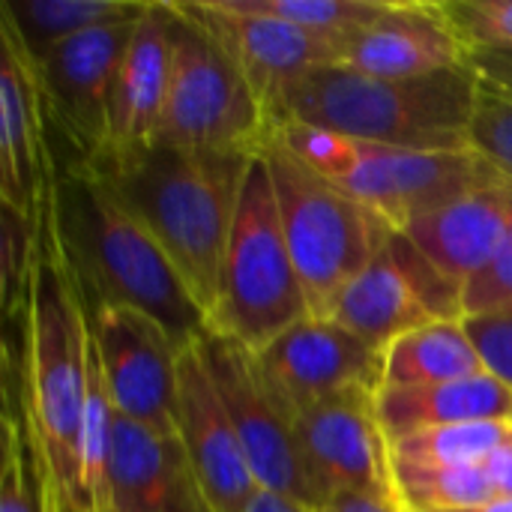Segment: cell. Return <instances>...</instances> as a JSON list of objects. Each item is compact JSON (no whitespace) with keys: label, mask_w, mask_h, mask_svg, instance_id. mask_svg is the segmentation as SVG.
<instances>
[{"label":"cell","mask_w":512,"mask_h":512,"mask_svg":"<svg viewBox=\"0 0 512 512\" xmlns=\"http://www.w3.org/2000/svg\"><path fill=\"white\" fill-rule=\"evenodd\" d=\"M45 228L84 309L126 306L153 318L180 351L207 333V315L150 231L81 159L54 156Z\"/></svg>","instance_id":"cell-1"},{"label":"cell","mask_w":512,"mask_h":512,"mask_svg":"<svg viewBox=\"0 0 512 512\" xmlns=\"http://www.w3.org/2000/svg\"><path fill=\"white\" fill-rule=\"evenodd\" d=\"M249 159L246 153L192 150L156 138L105 150L87 162L162 246L207 318L219 297Z\"/></svg>","instance_id":"cell-2"},{"label":"cell","mask_w":512,"mask_h":512,"mask_svg":"<svg viewBox=\"0 0 512 512\" xmlns=\"http://www.w3.org/2000/svg\"><path fill=\"white\" fill-rule=\"evenodd\" d=\"M480 96V66L426 78H375L333 63L288 84L267 111V129L303 123L405 150H474Z\"/></svg>","instance_id":"cell-3"},{"label":"cell","mask_w":512,"mask_h":512,"mask_svg":"<svg viewBox=\"0 0 512 512\" xmlns=\"http://www.w3.org/2000/svg\"><path fill=\"white\" fill-rule=\"evenodd\" d=\"M87 363V312L48 228L42 225V246L27 297L24 402L45 512H87L81 495Z\"/></svg>","instance_id":"cell-4"},{"label":"cell","mask_w":512,"mask_h":512,"mask_svg":"<svg viewBox=\"0 0 512 512\" xmlns=\"http://www.w3.org/2000/svg\"><path fill=\"white\" fill-rule=\"evenodd\" d=\"M270 135L390 231L501 177L477 150H405L303 123H282Z\"/></svg>","instance_id":"cell-5"},{"label":"cell","mask_w":512,"mask_h":512,"mask_svg":"<svg viewBox=\"0 0 512 512\" xmlns=\"http://www.w3.org/2000/svg\"><path fill=\"white\" fill-rule=\"evenodd\" d=\"M309 315V300L285 243L273 177L261 153H255L243 177L207 330L258 354Z\"/></svg>","instance_id":"cell-6"},{"label":"cell","mask_w":512,"mask_h":512,"mask_svg":"<svg viewBox=\"0 0 512 512\" xmlns=\"http://www.w3.org/2000/svg\"><path fill=\"white\" fill-rule=\"evenodd\" d=\"M258 153L273 177L285 243L309 312L330 318L342 288L384 249L393 231L372 210L315 174L279 138L267 135Z\"/></svg>","instance_id":"cell-7"},{"label":"cell","mask_w":512,"mask_h":512,"mask_svg":"<svg viewBox=\"0 0 512 512\" xmlns=\"http://www.w3.org/2000/svg\"><path fill=\"white\" fill-rule=\"evenodd\" d=\"M171 6V84L159 138L192 150L255 156L267 141L264 108L219 39L189 12Z\"/></svg>","instance_id":"cell-8"},{"label":"cell","mask_w":512,"mask_h":512,"mask_svg":"<svg viewBox=\"0 0 512 512\" xmlns=\"http://www.w3.org/2000/svg\"><path fill=\"white\" fill-rule=\"evenodd\" d=\"M195 348L234 423V432L240 438L255 483L267 492L321 510L324 501L306 471L291 420L279 411V405L264 390L252 354L243 345L216 336L210 330L198 339Z\"/></svg>","instance_id":"cell-9"},{"label":"cell","mask_w":512,"mask_h":512,"mask_svg":"<svg viewBox=\"0 0 512 512\" xmlns=\"http://www.w3.org/2000/svg\"><path fill=\"white\" fill-rule=\"evenodd\" d=\"M135 24L138 18L87 30L36 63L45 120L69 159L93 162L108 147L114 84Z\"/></svg>","instance_id":"cell-10"},{"label":"cell","mask_w":512,"mask_h":512,"mask_svg":"<svg viewBox=\"0 0 512 512\" xmlns=\"http://www.w3.org/2000/svg\"><path fill=\"white\" fill-rule=\"evenodd\" d=\"M114 414L159 435H177V381L183 351L144 312L84 309Z\"/></svg>","instance_id":"cell-11"},{"label":"cell","mask_w":512,"mask_h":512,"mask_svg":"<svg viewBox=\"0 0 512 512\" xmlns=\"http://www.w3.org/2000/svg\"><path fill=\"white\" fill-rule=\"evenodd\" d=\"M252 363L270 399L294 420L300 411L345 390H378L384 351L333 318L309 315L252 354Z\"/></svg>","instance_id":"cell-12"},{"label":"cell","mask_w":512,"mask_h":512,"mask_svg":"<svg viewBox=\"0 0 512 512\" xmlns=\"http://www.w3.org/2000/svg\"><path fill=\"white\" fill-rule=\"evenodd\" d=\"M375 393L378 390L354 387L291 420L306 471L324 504L336 492H357L396 504L390 444L375 414Z\"/></svg>","instance_id":"cell-13"},{"label":"cell","mask_w":512,"mask_h":512,"mask_svg":"<svg viewBox=\"0 0 512 512\" xmlns=\"http://www.w3.org/2000/svg\"><path fill=\"white\" fill-rule=\"evenodd\" d=\"M186 6L240 66L264 108V117L288 84L312 69L339 63V39L252 12L243 0H207Z\"/></svg>","instance_id":"cell-14"},{"label":"cell","mask_w":512,"mask_h":512,"mask_svg":"<svg viewBox=\"0 0 512 512\" xmlns=\"http://www.w3.org/2000/svg\"><path fill=\"white\" fill-rule=\"evenodd\" d=\"M45 135L36 66L15 33L0 24V201L39 231L54 183V153Z\"/></svg>","instance_id":"cell-15"},{"label":"cell","mask_w":512,"mask_h":512,"mask_svg":"<svg viewBox=\"0 0 512 512\" xmlns=\"http://www.w3.org/2000/svg\"><path fill=\"white\" fill-rule=\"evenodd\" d=\"M339 63L375 78H426L477 66V51L444 3L396 0L381 21L342 42Z\"/></svg>","instance_id":"cell-16"},{"label":"cell","mask_w":512,"mask_h":512,"mask_svg":"<svg viewBox=\"0 0 512 512\" xmlns=\"http://www.w3.org/2000/svg\"><path fill=\"white\" fill-rule=\"evenodd\" d=\"M177 435L216 512H246L261 489L252 477L234 423L210 381V372L192 345L180 357L177 381Z\"/></svg>","instance_id":"cell-17"},{"label":"cell","mask_w":512,"mask_h":512,"mask_svg":"<svg viewBox=\"0 0 512 512\" xmlns=\"http://www.w3.org/2000/svg\"><path fill=\"white\" fill-rule=\"evenodd\" d=\"M108 512H216L180 435L111 420Z\"/></svg>","instance_id":"cell-18"},{"label":"cell","mask_w":512,"mask_h":512,"mask_svg":"<svg viewBox=\"0 0 512 512\" xmlns=\"http://www.w3.org/2000/svg\"><path fill=\"white\" fill-rule=\"evenodd\" d=\"M512 219V183L498 180L414 219L405 234L447 279L468 285L498 255Z\"/></svg>","instance_id":"cell-19"},{"label":"cell","mask_w":512,"mask_h":512,"mask_svg":"<svg viewBox=\"0 0 512 512\" xmlns=\"http://www.w3.org/2000/svg\"><path fill=\"white\" fill-rule=\"evenodd\" d=\"M171 84V6L150 0L129 39L114 99L105 150L150 144L162 132Z\"/></svg>","instance_id":"cell-20"},{"label":"cell","mask_w":512,"mask_h":512,"mask_svg":"<svg viewBox=\"0 0 512 512\" xmlns=\"http://www.w3.org/2000/svg\"><path fill=\"white\" fill-rule=\"evenodd\" d=\"M375 414L387 444L438 426L480 420L512 423V387L489 372L432 387H381L375 393Z\"/></svg>","instance_id":"cell-21"},{"label":"cell","mask_w":512,"mask_h":512,"mask_svg":"<svg viewBox=\"0 0 512 512\" xmlns=\"http://www.w3.org/2000/svg\"><path fill=\"white\" fill-rule=\"evenodd\" d=\"M330 318L357 333L363 342L375 345L378 351H384L393 339L435 321L414 285L408 282L405 270L393 258L390 240L342 288Z\"/></svg>","instance_id":"cell-22"},{"label":"cell","mask_w":512,"mask_h":512,"mask_svg":"<svg viewBox=\"0 0 512 512\" xmlns=\"http://www.w3.org/2000/svg\"><path fill=\"white\" fill-rule=\"evenodd\" d=\"M147 3L150 0H0V24L15 33L36 66L57 45L87 30L141 18Z\"/></svg>","instance_id":"cell-23"},{"label":"cell","mask_w":512,"mask_h":512,"mask_svg":"<svg viewBox=\"0 0 512 512\" xmlns=\"http://www.w3.org/2000/svg\"><path fill=\"white\" fill-rule=\"evenodd\" d=\"M483 372L486 366L465 330V321H432L384 348L381 387H432Z\"/></svg>","instance_id":"cell-24"},{"label":"cell","mask_w":512,"mask_h":512,"mask_svg":"<svg viewBox=\"0 0 512 512\" xmlns=\"http://www.w3.org/2000/svg\"><path fill=\"white\" fill-rule=\"evenodd\" d=\"M3 465H0V512H45V495L30 441L27 402H24V363H27V318L24 339L15 351L12 336L3 348Z\"/></svg>","instance_id":"cell-25"},{"label":"cell","mask_w":512,"mask_h":512,"mask_svg":"<svg viewBox=\"0 0 512 512\" xmlns=\"http://www.w3.org/2000/svg\"><path fill=\"white\" fill-rule=\"evenodd\" d=\"M390 477L402 512H462L498 498L483 465H417L390 453Z\"/></svg>","instance_id":"cell-26"},{"label":"cell","mask_w":512,"mask_h":512,"mask_svg":"<svg viewBox=\"0 0 512 512\" xmlns=\"http://www.w3.org/2000/svg\"><path fill=\"white\" fill-rule=\"evenodd\" d=\"M510 438V420H480V423H459V426H438V429L414 432L390 444V453L396 459L417 462V465L459 468V465H483Z\"/></svg>","instance_id":"cell-27"},{"label":"cell","mask_w":512,"mask_h":512,"mask_svg":"<svg viewBox=\"0 0 512 512\" xmlns=\"http://www.w3.org/2000/svg\"><path fill=\"white\" fill-rule=\"evenodd\" d=\"M252 12H264L330 39H351L354 33L381 21L396 0H243Z\"/></svg>","instance_id":"cell-28"},{"label":"cell","mask_w":512,"mask_h":512,"mask_svg":"<svg viewBox=\"0 0 512 512\" xmlns=\"http://www.w3.org/2000/svg\"><path fill=\"white\" fill-rule=\"evenodd\" d=\"M42 231L18 210L3 204L0 216V306L3 318H15L27 309L30 279L36 270Z\"/></svg>","instance_id":"cell-29"},{"label":"cell","mask_w":512,"mask_h":512,"mask_svg":"<svg viewBox=\"0 0 512 512\" xmlns=\"http://www.w3.org/2000/svg\"><path fill=\"white\" fill-rule=\"evenodd\" d=\"M390 249L399 267L405 270L408 282L426 303L435 321H462V285L447 279L405 234H390Z\"/></svg>","instance_id":"cell-30"},{"label":"cell","mask_w":512,"mask_h":512,"mask_svg":"<svg viewBox=\"0 0 512 512\" xmlns=\"http://www.w3.org/2000/svg\"><path fill=\"white\" fill-rule=\"evenodd\" d=\"M471 147L507 180H512V96L492 90L483 78V96L471 129Z\"/></svg>","instance_id":"cell-31"},{"label":"cell","mask_w":512,"mask_h":512,"mask_svg":"<svg viewBox=\"0 0 512 512\" xmlns=\"http://www.w3.org/2000/svg\"><path fill=\"white\" fill-rule=\"evenodd\" d=\"M444 9L474 51L483 45H512V0H462L444 3Z\"/></svg>","instance_id":"cell-32"},{"label":"cell","mask_w":512,"mask_h":512,"mask_svg":"<svg viewBox=\"0 0 512 512\" xmlns=\"http://www.w3.org/2000/svg\"><path fill=\"white\" fill-rule=\"evenodd\" d=\"M507 306H512V219L492 264L462 288V318L486 315Z\"/></svg>","instance_id":"cell-33"},{"label":"cell","mask_w":512,"mask_h":512,"mask_svg":"<svg viewBox=\"0 0 512 512\" xmlns=\"http://www.w3.org/2000/svg\"><path fill=\"white\" fill-rule=\"evenodd\" d=\"M462 321L486 372L512 387V306Z\"/></svg>","instance_id":"cell-34"},{"label":"cell","mask_w":512,"mask_h":512,"mask_svg":"<svg viewBox=\"0 0 512 512\" xmlns=\"http://www.w3.org/2000/svg\"><path fill=\"white\" fill-rule=\"evenodd\" d=\"M489 483L498 498H512V438L504 441L486 462H483Z\"/></svg>","instance_id":"cell-35"},{"label":"cell","mask_w":512,"mask_h":512,"mask_svg":"<svg viewBox=\"0 0 512 512\" xmlns=\"http://www.w3.org/2000/svg\"><path fill=\"white\" fill-rule=\"evenodd\" d=\"M318 512H402L393 501L384 498H369L357 492H336Z\"/></svg>","instance_id":"cell-36"},{"label":"cell","mask_w":512,"mask_h":512,"mask_svg":"<svg viewBox=\"0 0 512 512\" xmlns=\"http://www.w3.org/2000/svg\"><path fill=\"white\" fill-rule=\"evenodd\" d=\"M246 512H318L294 498H285V495H276V492H267V489H258L249 501Z\"/></svg>","instance_id":"cell-37"},{"label":"cell","mask_w":512,"mask_h":512,"mask_svg":"<svg viewBox=\"0 0 512 512\" xmlns=\"http://www.w3.org/2000/svg\"><path fill=\"white\" fill-rule=\"evenodd\" d=\"M462 512H512V498H495L483 507H474V510H462Z\"/></svg>","instance_id":"cell-38"}]
</instances>
